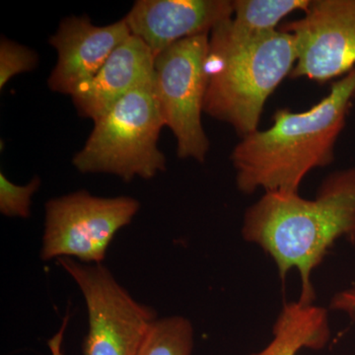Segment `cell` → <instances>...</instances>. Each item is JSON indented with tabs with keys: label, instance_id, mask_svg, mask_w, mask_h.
I'll return each mask as SVG.
<instances>
[{
	"label": "cell",
	"instance_id": "cell-11",
	"mask_svg": "<svg viewBox=\"0 0 355 355\" xmlns=\"http://www.w3.org/2000/svg\"><path fill=\"white\" fill-rule=\"evenodd\" d=\"M153 79L154 55L141 40L132 35L89 83L77 89L72 101L81 116L95 123L130 91Z\"/></svg>",
	"mask_w": 355,
	"mask_h": 355
},
{
	"label": "cell",
	"instance_id": "cell-16",
	"mask_svg": "<svg viewBox=\"0 0 355 355\" xmlns=\"http://www.w3.org/2000/svg\"><path fill=\"white\" fill-rule=\"evenodd\" d=\"M36 51L2 37L0 41V89L18 74L31 71L38 65Z\"/></svg>",
	"mask_w": 355,
	"mask_h": 355
},
{
	"label": "cell",
	"instance_id": "cell-9",
	"mask_svg": "<svg viewBox=\"0 0 355 355\" xmlns=\"http://www.w3.org/2000/svg\"><path fill=\"white\" fill-rule=\"evenodd\" d=\"M130 36L125 18L108 26H96L85 15L65 18L50 38L58 62L49 77V87L71 96L99 72Z\"/></svg>",
	"mask_w": 355,
	"mask_h": 355
},
{
	"label": "cell",
	"instance_id": "cell-18",
	"mask_svg": "<svg viewBox=\"0 0 355 355\" xmlns=\"http://www.w3.org/2000/svg\"><path fill=\"white\" fill-rule=\"evenodd\" d=\"M67 323H69V316L65 317L62 328H60L57 335L49 340V347H50L51 355H64V352H62V340H64V334Z\"/></svg>",
	"mask_w": 355,
	"mask_h": 355
},
{
	"label": "cell",
	"instance_id": "cell-17",
	"mask_svg": "<svg viewBox=\"0 0 355 355\" xmlns=\"http://www.w3.org/2000/svg\"><path fill=\"white\" fill-rule=\"evenodd\" d=\"M331 310L345 313L355 321V286L338 292L330 303Z\"/></svg>",
	"mask_w": 355,
	"mask_h": 355
},
{
	"label": "cell",
	"instance_id": "cell-1",
	"mask_svg": "<svg viewBox=\"0 0 355 355\" xmlns=\"http://www.w3.org/2000/svg\"><path fill=\"white\" fill-rule=\"evenodd\" d=\"M242 236L268 254L280 279H301L299 302L314 304L312 273L340 238L355 245V167L331 173L314 200L299 193H266L247 209Z\"/></svg>",
	"mask_w": 355,
	"mask_h": 355
},
{
	"label": "cell",
	"instance_id": "cell-10",
	"mask_svg": "<svg viewBox=\"0 0 355 355\" xmlns=\"http://www.w3.org/2000/svg\"><path fill=\"white\" fill-rule=\"evenodd\" d=\"M232 16L229 0H139L125 20L155 58L178 42L210 34Z\"/></svg>",
	"mask_w": 355,
	"mask_h": 355
},
{
	"label": "cell",
	"instance_id": "cell-3",
	"mask_svg": "<svg viewBox=\"0 0 355 355\" xmlns=\"http://www.w3.org/2000/svg\"><path fill=\"white\" fill-rule=\"evenodd\" d=\"M231 19L209 35L203 112L244 137L259 130L266 102L291 76L297 55L291 33L247 36L236 31Z\"/></svg>",
	"mask_w": 355,
	"mask_h": 355
},
{
	"label": "cell",
	"instance_id": "cell-7",
	"mask_svg": "<svg viewBox=\"0 0 355 355\" xmlns=\"http://www.w3.org/2000/svg\"><path fill=\"white\" fill-rule=\"evenodd\" d=\"M83 292L88 311L84 355H137L155 311L137 302L101 263L58 259Z\"/></svg>",
	"mask_w": 355,
	"mask_h": 355
},
{
	"label": "cell",
	"instance_id": "cell-8",
	"mask_svg": "<svg viewBox=\"0 0 355 355\" xmlns=\"http://www.w3.org/2000/svg\"><path fill=\"white\" fill-rule=\"evenodd\" d=\"M295 40L293 78L324 83L355 67V0H311L304 17L280 27Z\"/></svg>",
	"mask_w": 355,
	"mask_h": 355
},
{
	"label": "cell",
	"instance_id": "cell-12",
	"mask_svg": "<svg viewBox=\"0 0 355 355\" xmlns=\"http://www.w3.org/2000/svg\"><path fill=\"white\" fill-rule=\"evenodd\" d=\"M331 340L328 311L315 304H284L273 324L272 340L251 355H297L301 349H323Z\"/></svg>",
	"mask_w": 355,
	"mask_h": 355
},
{
	"label": "cell",
	"instance_id": "cell-15",
	"mask_svg": "<svg viewBox=\"0 0 355 355\" xmlns=\"http://www.w3.org/2000/svg\"><path fill=\"white\" fill-rule=\"evenodd\" d=\"M41 186L39 177H34L29 184L19 186L7 179L0 172V212L8 217L29 218L31 216L32 197Z\"/></svg>",
	"mask_w": 355,
	"mask_h": 355
},
{
	"label": "cell",
	"instance_id": "cell-5",
	"mask_svg": "<svg viewBox=\"0 0 355 355\" xmlns=\"http://www.w3.org/2000/svg\"><path fill=\"white\" fill-rule=\"evenodd\" d=\"M209 35L178 42L154 58L156 98L165 127L176 137L177 155L202 163L210 146L202 123Z\"/></svg>",
	"mask_w": 355,
	"mask_h": 355
},
{
	"label": "cell",
	"instance_id": "cell-4",
	"mask_svg": "<svg viewBox=\"0 0 355 355\" xmlns=\"http://www.w3.org/2000/svg\"><path fill=\"white\" fill-rule=\"evenodd\" d=\"M163 127L153 79L133 89L95 121L72 164L84 174L106 173L125 182L153 179L166 170L165 155L158 148Z\"/></svg>",
	"mask_w": 355,
	"mask_h": 355
},
{
	"label": "cell",
	"instance_id": "cell-6",
	"mask_svg": "<svg viewBox=\"0 0 355 355\" xmlns=\"http://www.w3.org/2000/svg\"><path fill=\"white\" fill-rule=\"evenodd\" d=\"M130 197L99 198L86 191L53 198L46 203L42 260L77 259L101 263L119 230L139 212Z\"/></svg>",
	"mask_w": 355,
	"mask_h": 355
},
{
	"label": "cell",
	"instance_id": "cell-2",
	"mask_svg": "<svg viewBox=\"0 0 355 355\" xmlns=\"http://www.w3.org/2000/svg\"><path fill=\"white\" fill-rule=\"evenodd\" d=\"M354 94L355 67L307 111L277 110L272 127L242 137L231 153L238 190L299 193L308 173L333 162Z\"/></svg>",
	"mask_w": 355,
	"mask_h": 355
},
{
	"label": "cell",
	"instance_id": "cell-19",
	"mask_svg": "<svg viewBox=\"0 0 355 355\" xmlns=\"http://www.w3.org/2000/svg\"><path fill=\"white\" fill-rule=\"evenodd\" d=\"M354 99H355V94H354Z\"/></svg>",
	"mask_w": 355,
	"mask_h": 355
},
{
	"label": "cell",
	"instance_id": "cell-13",
	"mask_svg": "<svg viewBox=\"0 0 355 355\" xmlns=\"http://www.w3.org/2000/svg\"><path fill=\"white\" fill-rule=\"evenodd\" d=\"M311 0H234L231 25L247 36L277 30L280 21L294 11L307 10Z\"/></svg>",
	"mask_w": 355,
	"mask_h": 355
},
{
	"label": "cell",
	"instance_id": "cell-14",
	"mask_svg": "<svg viewBox=\"0 0 355 355\" xmlns=\"http://www.w3.org/2000/svg\"><path fill=\"white\" fill-rule=\"evenodd\" d=\"M193 327L182 316L156 319L137 355H193Z\"/></svg>",
	"mask_w": 355,
	"mask_h": 355
}]
</instances>
